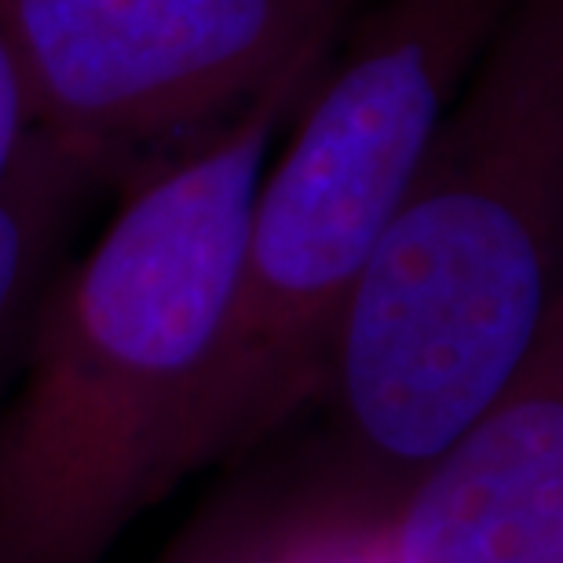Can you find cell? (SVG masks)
<instances>
[{"label": "cell", "mask_w": 563, "mask_h": 563, "mask_svg": "<svg viewBox=\"0 0 563 563\" xmlns=\"http://www.w3.org/2000/svg\"><path fill=\"white\" fill-rule=\"evenodd\" d=\"M325 52L146 176L44 289L19 396L0 413V563H99L184 483L275 132Z\"/></svg>", "instance_id": "obj_2"}, {"label": "cell", "mask_w": 563, "mask_h": 563, "mask_svg": "<svg viewBox=\"0 0 563 563\" xmlns=\"http://www.w3.org/2000/svg\"><path fill=\"white\" fill-rule=\"evenodd\" d=\"M512 0H388L319 70L253 201L239 292L184 446L242 457L319 402L336 319Z\"/></svg>", "instance_id": "obj_3"}, {"label": "cell", "mask_w": 563, "mask_h": 563, "mask_svg": "<svg viewBox=\"0 0 563 563\" xmlns=\"http://www.w3.org/2000/svg\"><path fill=\"white\" fill-rule=\"evenodd\" d=\"M563 325V0H512L336 319L322 476L396 505Z\"/></svg>", "instance_id": "obj_1"}, {"label": "cell", "mask_w": 563, "mask_h": 563, "mask_svg": "<svg viewBox=\"0 0 563 563\" xmlns=\"http://www.w3.org/2000/svg\"><path fill=\"white\" fill-rule=\"evenodd\" d=\"M37 129L110 168L325 52L341 0H0Z\"/></svg>", "instance_id": "obj_4"}, {"label": "cell", "mask_w": 563, "mask_h": 563, "mask_svg": "<svg viewBox=\"0 0 563 563\" xmlns=\"http://www.w3.org/2000/svg\"><path fill=\"white\" fill-rule=\"evenodd\" d=\"M33 132H37V118H33L30 88L22 77L15 44H11L4 19H0V184L15 168Z\"/></svg>", "instance_id": "obj_9"}, {"label": "cell", "mask_w": 563, "mask_h": 563, "mask_svg": "<svg viewBox=\"0 0 563 563\" xmlns=\"http://www.w3.org/2000/svg\"><path fill=\"white\" fill-rule=\"evenodd\" d=\"M103 173L96 154L37 129L0 184V358L30 330L74 212Z\"/></svg>", "instance_id": "obj_6"}, {"label": "cell", "mask_w": 563, "mask_h": 563, "mask_svg": "<svg viewBox=\"0 0 563 563\" xmlns=\"http://www.w3.org/2000/svg\"><path fill=\"white\" fill-rule=\"evenodd\" d=\"M388 512L319 472L286 498L253 494L234 563H391Z\"/></svg>", "instance_id": "obj_7"}, {"label": "cell", "mask_w": 563, "mask_h": 563, "mask_svg": "<svg viewBox=\"0 0 563 563\" xmlns=\"http://www.w3.org/2000/svg\"><path fill=\"white\" fill-rule=\"evenodd\" d=\"M253 512V494H234L217 501L212 509L176 538L173 549L157 563H234L239 560L245 523Z\"/></svg>", "instance_id": "obj_8"}, {"label": "cell", "mask_w": 563, "mask_h": 563, "mask_svg": "<svg viewBox=\"0 0 563 563\" xmlns=\"http://www.w3.org/2000/svg\"><path fill=\"white\" fill-rule=\"evenodd\" d=\"M391 563H563V325L388 512Z\"/></svg>", "instance_id": "obj_5"}]
</instances>
